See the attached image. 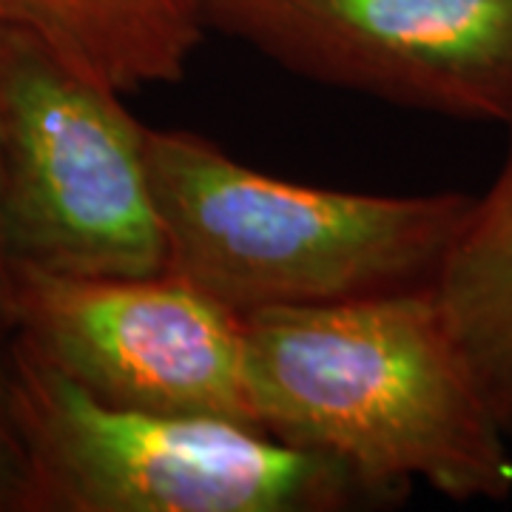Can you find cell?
Instances as JSON below:
<instances>
[{"label":"cell","mask_w":512,"mask_h":512,"mask_svg":"<svg viewBox=\"0 0 512 512\" xmlns=\"http://www.w3.org/2000/svg\"><path fill=\"white\" fill-rule=\"evenodd\" d=\"M12 262L6 254V245H3V231H0V322H6L12 328Z\"/></svg>","instance_id":"30bf717a"},{"label":"cell","mask_w":512,"mask_h":512,"mask_svg":"<svg viewBox=\"0 0 512 512\" xmlns=\"http://www.w3.org/2000/svg\"><path fill=\"white\" fill-rule=\"evenodd\" d=\"M205 32L288 74L512 131V0H197Z\"/></svg>","instance_id":"5b68a950"},{"label":"cell","mask_w":512,"mask_h":512,"mask_svg":"<svg viewBox=\"0 0 512 512\" xmlns=\"http://www.w3.org/2000/svg\"><path fill=\"white\" fill-rule=\"evenodd\" d=\"M123 97L0 23V231L12 265L66 276L165 271L148 126Z\"/></svg>","instance_id":"277c9868"},{"label":"cell","mask_w":512,"mask_h":512,"mask_svg":"<svg viewBox=\"0 0 512 512\" xmlns=\"http://www.w3.org/2000/svg\"><path fill=\"white\" fill-rule=\"evenodd\" d=\"M259 427L342 464L376 498L421 481L453 501L512 495L510 430L430 288L245 319Z\"/></svg>","instance_id":"6da1fadb"},{"label":"cell","mask_w":512,"mask_h":512,"mask_svg":"<svg viewBox=\"0 0 512 512\" xmlns=\"http://www.w3.org/2000/svg\"><path fill=\"white\" fill-rule=\"evenodd\" d=\"M12 330L94 399L259 427L245 319L180 276H66L12 265Z\"/></svg>","instance_id":"8992f818"},{"label":"cell","mask_w":512,"mask_h":512,"mask_svg":"<svg viewBox=\"0 0 512 512\" xmlns=\"http://www.w3.org/2000/svg\"><path fill=\"white\" fill-rule=\"evenodd\" d=\"M0 23L120 94L180 83L205 37L197 0H0Z\"/></svg>","instance_id":"52a82bcc"},{"label":"cell","mask_w":512,"mask_h":512,"mask_svg":"<svg viewBox=\"0 0 512 512\" xmlns=\"http://www.w3.org/2000/svg\"><path fill=\"white\" fill-rule=\"evenodd\" d=\"M433 291L512 436V131L504 163L470 202Z\"/></svg>","instance_id":"ba28073f"},{"label":"cell","mask_w":512,"mask_h":512,"mask_svg":"<svg viewBox=\"0 0 512 512\" xmlns=\"http://www.w3.org/2000/svg\"><path fill=\"white\" fill-rule=\"evenodd\" d=\"M146 160L165 271L242 319L436 285L473 202L279 180L183 128H148Z\"/></svg>","instance_id":"7a4b0ae2"},{"label":"cell","mask_w":512,"mask_h":512,"mask_svg":"<svg viewBox=\"0 0 512 512\" xmlns=\"http://www.w3.org/2000/svg\"><path fill=\"white\" fill-rule=\"evenodd\" d=\"M26 456L15 413L12 328L0 322V512H23Z\"/></svg>","instance_id":"9c48e42d"},{"label":"cell","mask_w":512,"mask_h":512,"mask_svg":"<svg viewBox=\"0 0 512 512\" xmlns=\"http://www.w3.org/2000/svg\"><path fill=\"white\" fill-rule=\"evenodd\" d=\"M23 512H342L376 498L342 464L254 424L94 399L12 330Z\"/></svg>","instance_id":"3957f363"}]
</instances>
